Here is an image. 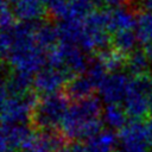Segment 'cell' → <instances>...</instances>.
Instances as JSON below:
<instances>
[{"mask_svg": "<svg viewBox=\"0 0 152 152\" xmlns=\"http://www.w3.org/2000/svg\"><path fill=\"white\" fill-rule=\"evenodd\" d=\"M11 7L19 21L43 20L48 11L43 0H11Z\"/></svg>", "mask_w": 152, "mask_h": 152, "instance_id": "7c38bea8", "label": "cell"}, {"mask_svg": "<svg viewBox=\"0 0 152 152\" xmlns=\"http://www.w3.org/2000/svg\"><path fill=\"white\" fill-rule=\"evenodd\" d=\"M102 121L107 128L120 131L128 122V114L126 113L124 106H120V103L106 104L102 110Z\"/></svg>", "mask_w": 152, "mask_h": 152, "instance_id": "e0dca14e", "label": "cell"}, {"mask_svg": "<svg viewBox=\"0 0 152 152\" xmlns=\"http://www.w3.org/2000/svg\"><path fill=\"white\" fill-rule=\"evenodd\" d=\"M134 31L140 43L145 44L152 40V12H141L137 17Z\"/></svg>", "mask_w": 152, "mask_h": 152, "instance_id": "7402d4cb", "label": "cell"}, {"mask_svg": "<svg viewBox=\"0 0 152 152\" xmlns=\"http://www.w3.org/2000/svg\"><path fill=\"white\" fill-rule=\"evenodd\" d=\"M93 7H96V6H100V5H102L103 2H104V0H87Z\"/></svg>", "mask_w": 152, "mask_h": 152, "instance_id": "f546056e", "label": "cell"}, {"mask_svg": "<svg viewBox=\"0 0 152 152\" xmlns=\"http://www.w3.org/2000/svg\"><path fill=\"white\" fill-rule=\"evenodd\" d=\"M127 0H104V4L110 6V7H116V6H122Z\"/></svg>", "mask_w": 152, "mask_h": 152, "instance_id": "4316f807", "label": "cell"}, {"mask_svg": "<svg viewBox=\"0 0 152 152\" xmlns=\"http://www.w3.org/2000/svg\"><path fill=\"white\" fill-rule=\"evenodd\" d=\"M118 134L114 129H101L93 137L86 140L84 145L88 152H115L118 147Z\"/></svg>", "mask_w": 152, "mask_h": 152, "instance_id": "2e32d148", "label": "cell"}, {"mask_svg": "<svg viewBox=\"0 0 152 152\" xmlns=\"http://www.w3.org/2000/svg\"><path fill=\"white\" fill-rule=\"evenodd\" d=\"M144 51L147 55V57L152 61V40H150V42L144 44Z\"/></svg>", "mask_w": 152, "mask_h": 152, "instance_id": "83f0119b", "label": "cell"}, {"mask_svg": "<svg viewBox=\"0 0 152 152\" xmlns=\"http://www.w3.org/2000/svg\"><path fill=\"white\" fill-rule=\"evenodd\" d=\"M40 21H19L2 30L1 55L13 70L36 75L48 65V52L37 44L34 37Z\"/></svg>", "mask_w": 152, "mask_h": 152, "instance_id": "6da1fadb", "label": "cell"}, {"mask_svg": "<svg viewBox=\"0 0 152 152\" xmlns=\"http://www.w3.org/2000/svg\"><path fill=\"white\" fill-rule=\"evenodd\" d=\"M112 46L121 52L122 55L127 56L134 50H137V45L139 42V38L133 30H120L114 32L112 36Z\"/></svg>", "mask_w": 152, "mask_h": 152, "instance_id": "ffe728a7", "label": "cell"}, {"mask_svg": "<svg viewBox=\"0 0 152 152\" xmlns=\"http://www.w3.org/2000/svg\"><path fill=\"white\" fill-rule=\"evenodd\" d=\"M48 12L55 17L57 20H61L65 17L70 0H43Z\"/></svg>", "mask_w": 152, "mask_h": 152, "instance_id": "603a6c76", "label": "cell"}, {"mask_svg": "<svg viewBox=\"0 0 152 152\" xmlns=\"http://www.w3.org/2000/svg\"><path fill=\"white\" fill-rule=\"evenodd\" d=\"M56 152H88V150L84 144H81L80 141H75L69 146H62Z\"/></svg>", "mask_w": 152, "mask_h": 152, "instance_id": "d4e9b609", "label": "cell"}, {"mask_svg": "<svg viewBox=\"0 0 152 152\" xmlns=\"http://www.w3.org/2000/svg\"><path fill=\"white\" fill-rule=\"evenodd\" d=\"M151 59L147 57L144 50H134L129 55L126 56V62H125V68L127 72L132 76H141L150 74V68H151Z\"/></svg>", "mask_w": 152, "mask_h": 152, "instance_id": "ac0fdd59", "label": "cell"}, {"mask_svg": "<svg viewBox=\"0 0 152 152\" xmlns=\"http://www.w3.org/2000/svg\"><path fill=\"white\" fill-rule=\"evenodd\" d=\"M102 101L89 96L74 101L61 124V134L70 141L87 140L102 129Z\"/></svg>", "mask_w": 152, "mask_h": 152, "instance_id": "7a4b0ae2", "label": "cell"}, {"mask_svg": "<svg viewBox=\"0 0 152 152\" xmlns=\"http://www.w3.org/2000/svg\"><path fill=\"white\" fill-rule=\"evenodd\" d=\"M138 6L142 12H152V0H138Z\"/></svg>", "mask_w": 152, "mask_h": 152, "instance_id": "484cf974", "label": "cell"}, {"mask_svg": "<svg viewBox=\"0 0 152 152\" xmlns=\"http://www.w3.org/2000/svg\"><path fill=\"white\" fill-rule=\"evenodd\" d=\"M89 62L87 52L76 44L58 42L56 46L48 51V65L63 69L71 76L84 72Z\"/></svg>", "mask_w": 152, "mask_h": 152, "instance_id": "277c9868", "label": "cell"}, {"mask_svg": "<svg viewBox=\"0 0 152 152\" xmlns=\"http://www.w3.org/2000/svg\"><path fill=\"white\" fill-rule=\"evenodd\" d=\"M0 24L1 30L8 28L15 24V15L12 11L10 0H2L0 6Z\"/></svg>", "mask_w": 152, "mask_h": 152, "instance_id": "cb8c5ba5", "label": "cell"}, {"mask_svg": "<svg viewBox=\"0 0 152 152\" xmlns=\"http://www.w3.org/2000/svg\"><path fill=\"white\" fill-rule=\"evenodd\" d=\"M146 126H147V131H148V137H150V147L152 150V116L148 118L147 122H146Z\"/></svg>", "mask_w": 152, "mask_h": 152, "instance_id": "f1b7e54d", "label": "cell"}, {"mask_svg": "<svg viewBox=\"0 0 152 152\" xmlns=\"http://www.w3.org/2000/svg\"><path fill=\"white\" fill-rule=\"evenodd\" d=\"M33 131L27 124H2L0 135L1 152H17Z\"/></svg>", "mask_w": 152, "mask_h": 152, "instance_id": "8fae6325", "label": "cell"}, {"mask_svg": "<svg viewBox=\"0 0 152 152\" xmlns=\"http://www.w3.org/2000/svg\"><path fill=\"white\" fill-rule=\"evenodd\" d=\"M70 97L62 91L45 94L39 97L32 115L34 126L39 129H56L61 126L70 106Z\"/></svg>", "mask_w": 152, "mask_h": 152, "instance_id": "3957f363", "label": "cell"}, {"mask_svg": "<svg viewBox=\"0 0 152 152\" xmlns=\"http://www.w3.org/2000/svg\"><path fill=\"white\" fill-rule=\"evenodd\" d=\"M150 106H151V112H152V89L150 91Z\"/></svg>", "mask_w": 152, "mask_h": 152, "instance_id": "4dcf8cb0", "label": "cell"}, {"mask_svg": "<svg viewBox=\"0 0 152 152\" xmlns=\"http://www.w3.org/2000/svg\"><path fill=\"white\" fill-rule=\"evenodd\" d=\"M36 42L37 44L45 50L46 52L50 51L53 46H56L59 42V36H58V30L57 25L50 24L48 21H40L37 30H36Z\"/></svg>", "mask_w": 152, "mask_h": 152, "instance_id": "d6986e66", "label": "cell"}, {"mask_svg": "<svg viewBox=\"0 0 152 152\" xmlns=\"http://www.w3.org/2000/svg\"><path fill=\"white\" fill-rule=\"evenodd\" d=\"M38 100L37 93L32 90L23 95L1 96L2 124H27L32 121L33 110Z\"/></svg>", "mask_w": 152, "mask_h": 152, "instance_id": "8992f818", "label": "cell"}, {"mask_svg": "<svg viewBox=\"0 0 152 152\" xmlns=\"http://www.w3.org/2000/svg\"><path fill=\"white\" fill-rule=\"evenodd\" d=\"M96 58L100 61V63L104 66V69L108 72L119 71V69L124 66L126 62V56L115 50L114 48H106L99 51Z\"/></svg>", "mask_w": 152, "mask_h": 152, "instance_id": "44dd1931", "label": "cell"}, {"mask_svg": "<svg viewBox=\"0 0 152 152\" xmlns=\"http://www.w3.org/2000/svg\"><path fill=\"white\" fill-rule=\"evenodd\" d=\"M34 82V75L13 70L7 78L4 80L1 87V96L5 95H23L31 90Z\"/></svg>", "mask_w": 152, "mask_h": 152, "instance_id": "5bb4252c", "label": "cell"}, {"mask_svg": "<svg viewBox=\"0 0 152 152\" xmlns=\"http://www.w3.org/2000/svg\"><path fill=\"white\" fill-rule=\"evenodd\" d=\"M131 77L122 71L108 72L97 88L99 97L104 104L122 103L129 87Z\"/></svg>", "mask_w": 152, "mask_h": 152, "instance_id": "ba28073f", "label": "cell"}, {"mask_svg": "<svg viewBox=\"0 0 152 152\" xmlns=\"http://www.w3.org/2000/svg\"><path fill=\"white\" fill-rule=\"evenodd\" d=\"M64 144V137L55 129L33 131L25 141L23 152H56Z\"/></svg>", "mask_w": 152, "mask_h": 152, "instance_id": "30bf717a", "label": "cell"}, {"mask_svg": "<svg viewBox=\"0 0 152 152\" xmlns=\"http://www.w3.org/2000/svg\"><path fill=\"white\" fill-rule=\"evenodd\" d=\"M152 89V76L150 74L131 78L127 95L122 106L132 119H142L151 110L150 91Z\"/></svg>", "mask_w": 152, "mask_h": 152, "instance_id": "5b68a950", "label": "cell"}, {"mask_svg": "<svg viewBox=\"0 0 152 152\" xmlns=\"http://www.w3.org/2000/svg\"><path fill=\"white\" fill-rule=\"evenodd\" d=\"M95 89H97L96 84L86 72H82L72 76L68 81L64 93L70 97V100L77 101L91 96Z\"/></svg>", "mask_w": 152, "mask_h": 152, "instance_id": "9a60e30c", "label": "cell"}, {"mask_svg": "<svg viewBox=\"0 0 152 152\" xmlns=\"http://www.w3.org/2000/svg\"><path fill=\"white\" fill-rule=\"evenodd\" d=\"M106 20L109 32L120 30H133L137 24V17L126 6H116L106 10Z\"/></svg>", "mask_w": 152, "mask_h": 152, "instance_id": "4fadbf2b", "label": "cell"}, {"mask_svg": "<svg viewBox=\"0 0 152 152\" xmlns=\"http://www.w3.org/2000/svg\"><path fill=\"white\" fill-rule=\"evenodd\" d=\"M119 152H148L150 137L142 119H131L118 133Z\"/></svg>", "mask_w": 152, "mask_h": 152, "instance_id": "52a82bcc", "label": "cell"}, {"mask_svg": "<svg viewBox=\"0 0 152 152\" xmlns=\"http://www.w3.org/2000/svg\"><path fill=\"white\" fill-rule=\"evenodd\" d=\"M71 77L72 76L63 69L46 65L34 75L33 88L37 93H40L43 95L56 93L65 87Z\"/></svg>", "mask_w": 152, "mask_h": 152, "instance_id": "9c48e42d", "label": "cell"}]
</instances>
